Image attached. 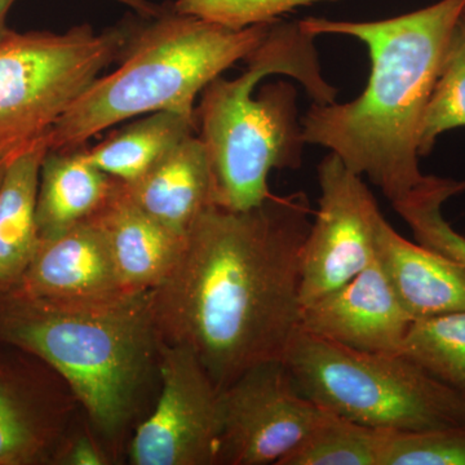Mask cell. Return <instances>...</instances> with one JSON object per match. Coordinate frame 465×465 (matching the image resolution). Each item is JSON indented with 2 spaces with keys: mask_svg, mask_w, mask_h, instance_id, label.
<instances>
[{
  "mask_svg": "<svg viewBox=\"0 0 465 465\" xmlns=\"http://www.w3.org/2000/svg\"><path fill=\"white\" fill-rule=\"evenodd\" d=\"M311 225L302 193L246 211L208 208L149 292L161 341L191 351L219 391L251 367L283 361L300 331Z\"/></svg>",
  "mask_w": 465,
  "mask_h": 465,
  "instance_id": "6da1fadb",
  "label": "cell"
},
{
  "mask_svg": "<svg viewBox=\"0 0 465 465\" xmlns=\"http://www.w3.org/2000/svg\"><path fill=\"white\" fill-rule=\"evenodd\" d=\"M465 0H440L402 16L371 23L309 17L314 36L341 34L365 43L371 72L351 103L313 104L302 122L305 143L331 150L344 166L367 176L391 204L428 176L419 167V143L428 104L450 36Z\"/></svg>",
  "mask_w": 465,
  "mask_h": 465,
  "instance_id": "7a4b0ae2",
  "label": "cell"
},
{
  "mask_svg": "<svg viewBox=\"0 0 465 465\" xmlns=\"http://www.w3.org/2000/svg\"><path fill=\"white\" fill-rule=\"evenodd\" d=\"M313 34L300 23L274 21L247 69L235 79L217 76L202 91L195 108L197 134L213 170L216 206L246 211L269 197L273 170L302 166V127L296 90L286 82L256 85L272 74L292 76L316 104L335 103L336 90L321 72Z\"/></svg>",
  "mask_w": 465,
  "mask_h": 465,
  "instance_id": "3957f363",
  "label": "cell"
},
{
  "mask_svg": "<svg viewBox=\"0 0 465 465\" xmlns=\"http://www.w3.org/2000/svg\"><path fill=\"white\" fill-rule=\"evenodd\" d=\"M159 341L149 292L100 302H48L17 287L0 295V342L50 366L108 439L136 414Z\"/></svg>",
  "mask_w": 465,
  "mask_h": 465,
  "instance_id": "277c9868",
  "label": "cell"
},
{
  "mask_svg": "<svg viewBox=\"0 0 465 465\" xmlns=\"http://www.w3.org/2000/svg\"><path fill=\"white\" fill-rule=\"evenodd\" d=\"M143 21L133 25L114 72L99 76L51 128L48 150L84 146L133 116L174 112L195 118L198 94L258 50L274 23L229 29L167 5Z\"/></svg>",
  "mask_w": 465,
  "mask_h": 465,
  "instance_id": "5b68a950",
  "label": "cell"
},
{
  "mask_svg": "<svg viewBox=\"0 0 465 465\" xmlns=\"http://www.w3.org/2000/svg\"><path fill=\"white\" fill-rule=\"evenodd\" d=\"M284 363L300 393L354 423L420 432L465 425V391L400 353H370L296 333Z\"/></svg>",
  "mask_w": 465,
  "mask_h": 465,
  "instance_id": "8992f818",
  "label": "cell"
},
{
  "mask_svg": "<svg viewBox=\"0 0 465 465\" xmlns=\"http://www.w3.org/2000/svg\"><path fill=\"white\" fill-rule=\"evenodd\" d=\"M134 24L96 32H9L0 41V153L47 136L101 73L124 54Z\"/></svg>",
  "mask_w": 465,
  "mask_h": 465,
  "instance_id": "52a82bcc",
  "label": "cell"
},
{
  "mask_svg": "<svg viewBox=\"0 0 465 465\" xmlns=\"http://www.w3.org/2000/svg\"><path fill=\"white\" fill-rule=\"evenodd\" d=\"M327 414L305 399L282 360L251 367L220 391L217 464H280Z\"/></svg>",
  "mask_w": 465,
  "mask_h": 465,
  "instance_id": "ba28073f",
  "label": "cell"
},
{
  "mask_svg": "<svg viewBox=\"0 0 465 465\" xmlns=\"http://www.w3.org/2000/svg\"><path fill=\"white\" fill-rule=\"evenodd\" d=\"M161 391L130 443L134 465L217 464L222 433L220 391L186 348L159 341Z\"/></svg>",
  "mask_w": 465,
  "mask_h": 465,
  "instance_id": "9c48e42d",
  "label": "cell"
},
{
  "mask_svg": "<svg viewBox=\"0 0 465 465\" xmlns=\"http://www.w3.org/2000/svg\"><path fill=\"white\" fill-rule=\"evenodd\" d=\"M320 200L302 253V308L339 289L376 260L381 213L362 177L330 153L318 166Z\"/></svg>",
  "mask_w": 465,
  "mask_h": 465,
  "instance_id": "30bf717a",
  "label": "cell"
},
{
  "mask_svg": "<svg viewBox=\"0 0 465 465\" xmlns=\"http://www.w3.org/2000/svg\"><path fill=\"white\" fill-rule=\"evenodd\" d=\"M69 391L38 357L0 342V465L54 464L69 436Z\"/></svg>",
  "mask_w": 465,
  "mask_h": 465,
  "instance_id": "8fae6325",
  "label": "cell"
},
{
  "mask_svg": "<svg viewBox=\"0 0 465 465\" xmlns=\"http://www.w3.org/2000/svg\"><path fill=\"white\" fill-rule=\"evenodd\" d=\"M412 318L378 262L302 308L300 330L370 353H400Z\"/></svg>",
  "mask_w": 465,
  "mask_h": 465,
  "instance_id": "7c38bea8",
  "label": "cell"
},
{
  "mask_svg": "<svg viewBox=\"0 0 465 465\" xmlns=\"http://www.w3.org/2000/svg\"><path fill=\"white\" fill-rule=\"evenodd\" d=\"M17 289L56 302H109L134 293L122 286L108 242L94 219L41 240Z\"/></svg>",
  "mask_w": 465,
  "mask_h": 465,
  "instance_id": "4fadbf2b",
  "label": "cell"
},
{
  "mask_svg": "<svg viewBox=\"0 0 465 465\" xmlns=\"http://www.w3.org/2000/svg\"><path fill=\"white\" fill-rule=\"evenodd\" d=\"M376 262L412 320L465 311V269L407 241L384 216L375 232Z\"/></svg>",
  "mask_w": 465,
  "mask_h": 465,
  "instance_id": "5bb4252c",
  "label": "cell"
},
{
  "mask_svg": "<svg viewBox=\"0 0 465 465\" xmlns=\"http://www.w3.org/2000/svg\"><path fill=\"white\" fill-rule=\"evenodd\" d=\"M91 219L105 235L119 281L127 292L154 290L182 253L185 237L143 213L118 180L108 202Z\"/></svg>",
  "mask_w": 465,
  "mask_h": 465,
  "instance_id": "9a60e30c",
  "label": "cell"
},
{
  "mask_svg": "<svg viewBox=\"0 0 465 465\" xmlns=\"http://www.w3.org/2000/svg\"><path fill=\"white\" fill-rule=\"evenodd\" d=\"M121 183L143 213L182 237L216 206L210 159L198 134L183 140L136 182Z\"/></svg>",
  "mask_w": 465,
  "mask_h": 465,
  "instance_id": "2e32d148",
  "label": "cell"
},
{
  "mask_svg": "<svg viewBox=\"0 0 465 465\" xmlns=\"http://www.w3.org/2000/svg\"><path fill=\"white\" fill-rule=\"evenodd\" d=\"M116 180L85 157V145L47 150L36 195L41 240H52L96 215L108 202Z\"/></svg>",
  "mask_w": 465,
  "mask_h": 465,
  "instance_id": "e0dca14e",
  "label": "cell"
},
{
  "mask_svg": "<svg viewBox=\"0 0 465 465\" xmlns=\"http://www.w3.org/2000/svg\"><path fill=\"white\" fill-rule=\"evenodd\" d=\"M47 150L45 137L21 150L0 183V295L21 283L41 244L36 195Z\"/></svg>",
  "mask_w": 465,
  "mask_h": 465,
  "instance_id": "ac0fdd59",
  "label": "cell"
},
{
  "mask_svg": "<svg viewBox=\"0 0 465 465\" xmlns=\"http://www.w3.org/2000/svg\"><path fill=\"white\" fill-rule=\"evenodd\" d=\"M195 131L197 124L192 116L174 112L150 113L96 145L85 146V157L113 179L131 183Z\"/></svg>",
  "mask_w": 465,
  "mask_h": 465,
  "instance_id": "d6986e66",
  "label": "cell"
},
{
  "mask_svg": "<svg viewBox=\"0 0 465 465\" xmlns=\"http://www.w3.org/2000/svg\"><path fill=\"white\" fill-rule=\"evenodd\" d=\"M387 433L327 411L278 465H381Z\"/></svg>",
  "mask_w": 465,
  "mask_h": 465,
  "instance_id": "ffe728a7",
  "label": "cell"
},
{
  "mask_svg": "<svg viewBox=\"0 0 465 465\" xmlns=\"http://www.w3.org/2000/svg\"><path fill=\"white\" fill-rule=\"evenodd\" d=\"M400 354L465 391V311L412 321Z\"/></svg>",
  "mask_w": 465,
  "mask_h": 465,
  "instance_id": "44dd1931",
  "label": "cell"
},
{
  "mask_svg": "<svg viewBox=\"0 0 465 465\" xmlns=\"http://www.w3.org/2000/svg\"><path fill=\"white\" fill-rule=\"evenodd\" d=\"M463 191L465 182L428 176L419 188L391 206L405 220L419 244L465 269V237L442 215L443 203Z\"/></svg>",
  "mask_w": 465,
  "mask_h": 465,
  "instance_id": "7402d4cb",
  "label": "cell"
},
{
  "mask_svg": "<svg viewBox=\"0 0 465 465\" xmlns=\"http://www.w3.org/2000/svg\"><path fill=\"white\" fill-rule=\"evenodd\" d=\"M465 127V8L459 16L421 128L419 155L430 154L443 133Z\"/></svg>",
  "mask_w": 465,
  "mask_h": 465,
  "instance_id": "603a6c76",
  "label": "cell"
},
{
  "mask_svg": "<svg viewBox=\"0 0 465 465\" xmlns=\"http://www.w3.org/2000/svg\"><path fill=\"white\" fill-rule=\"evenodd\" d=\"M381 465H465V425L420 432L388 430Z\"/></svg>",
  "mask_w": 465,
  "mask_h": 465,
  "instance_id": "cb8c5ba5",
  "label": "cell"
},
{
  "mask_svg": "<svg viewBox=\"0 0 465 465\" xmlns=\"http://www.w3.org/2000/svg\"><path fill=\"white\" fill-rule=\"evenodd\" d=\"M324 0H176L177 14L242 30L260 24L273 23L296 8Z\"/></svg>",
  "mask_w": 465,
  "mask_h": 465,
  "instance_id": "d4e9b609",
  "label": "cell"
},
{
  "mask_svg": "<svg viewBox=\"0 0 465 465\" xmlns=\"http://www.w3.org/2000/svg\"><path fill=\"white\" fill-rule=\"evenodd\" d=\"M109 458L104 449L91 436L79 433L69 437L61 446L54 464L57 465H106Z\"/></svg>",
  "mask_w": 465,
  "mask_h": 465,
  "instance_id": "484cf974",
  "label": "cell"
},
{
  "mask_svg": "<svg viewBox=\"0 0 465 465\" xmlns=\"http://www.w3.org/2000/svg\"><path fill=\"white\" fill-rule=\"evenodd\" d=\"M116 2L128 5V7L133 8L136 14H139L140 16L145 18L157 16L162 9V5L149 2V0H116Z\"/></svg>",
  "mask_w": 465,
  "mask_h": 465,
  "instance_id": "4316f807",
  "label": "cell"
},
{
  "mask_svg": "<svg viewBox=\"0 0 465 465\" xmlns=\"http://www.w3.org/2000/svg\"><path fill=\"white\" fill-rule=\"evenodd\" d=\"M17 0H0V41L9 32L7 17Z\"/></svg>",
  "mask_w": 465,
  "mask_h": 465,
  "instance_id": "83f0119b",
  "label": "cell"
},
{
  "mask_svg": "<svg viewBox=\"0 0 465 465\" xmlns=\"http://www.w3.org/2000/svg\"><path fill=\"white\" fill-rule=\"evenodd\" d=\"M17 153H0V183H2L3 176H5V170H7L9 162H11V159L14 158Z\"/></svg>",
  "mask_w": 465,
  "mask_h": 465,
  "instance_id": "f1b7e54d",
  "label": "cell"
}]
</instances>
